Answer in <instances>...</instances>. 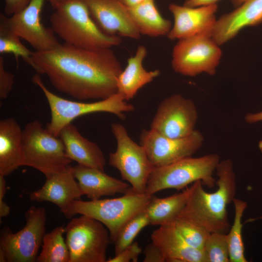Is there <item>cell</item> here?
<instances>
[{
    "instance_id": "9a60e30c",
    "label": "cell",
    "mask_w": 262,
    "mask_h": 262,
    "mask_svg": "<svg viewBox=\"0 0 262 262\" xmlns=\"http://www.w3.org/2000/svg\"><path fill=\"white\" fill-rule=\"evenodd\" d=\"M168 8L174 20L167 35L169 39L179 40L197 35L211 36L217 20V4L191 7L173 3Z\"/></svg>"
},
{
    "instance_id": "e575fe53",
    "label": "cell",
    "mask_w": 262,
    "mask_h": 262,
    "mask_svg": "<svg viewBox=\"0 0 262 262\" xmlns=\"http://www.w3.org/2000/svg\"><path fill=\"white\" fill-rule=\"evenodd\" d=\"M4 13L6 15H13L24 9L31 0H4Z\"/></svg>"
},
{
    "instance_id": "5bb4252c",
    "label": "cell",
    "mask_w": 262,
    "mask_h": 262,
    "mask_svg": "<svg viewBox=\"0 0 262 262\" xmlns=\"http://www.w3.org/2000/svg\"><path fill=\"white\" fill-rule=\"evenodd\" d=\"M45 0H31L24 9L11 17L4 15L9 28L36 51L49 50L60 44L51 28L46 27L41 22L40 14Z\"/></svg>"
},
{
    "instance_id": "277c9868",
    "label": "cell",
    "mask_w": 262,
    "mask_h": 262,
    "mask_svg": "<svg viewBox=\"0 0 262 262\" xmlns=\"http://www.w3.org/2000/svg\"><path fill=\"white\" fill-rule=\"evenodd\" d=\"M153 196L137 193L131 187L129 192L116 198L74 200L62 213L67 218L79 214L97 220L108 229L114 243L125 224L146 208Z\"/></svg>"
},
{
    "instance_id": "8fae6325",
    "label": "cell",
    "mask_w": 262,
    "mask_h": 262,
    "mask_svg": "<svg viewBox=\"0 0 262 262\" xmlns=\"http://www.w3.org/2000/svg\"><path fill=\"white\" fill-rule=\"evenodd\" d=\"M26 223L19 231L13 233L3 229L0 233V249L8 262H34L45 234L46 210L32 206L25 214Z\"/></svg>"
},
{
    "instance_id": "4dcf8cb0",
    "label": "cell",
    "mask_w": 262,
    "mask_h": 262,
    "mask_svg": "<svg viewBox=\"0 0 262 262\" xmlns=\"http://www.w3.org/2000/svg\"><path fill=\"white\" fill-rule=\"evenodd\" d=\"M203 251L206 262H229L227 234L210 233L206 241Z\"/></svg>"
},
{
    "instance_id": "4fadbf2b",
    "label": "cell",
    "mask_w": 262,
    "mask_h": 262,
    "mask_svg": "<svg viewBox=\"0 0 262 262\" xmlns=\"http://www.w3.org/2000/svg\"><path fill=\"white\" fill-rule=\"evenodd\" d=\"M204 140L203 134L197 130L188 136L179 138L165 136L150 129H143L139 136V144L155 167L192 156L201 147Z\"/></svg>"
},
{
    "instance_id": "30bf717a",
    "label": "cell",
    "mask_w": 262,
    "mask_h": 262,
    "mask_svg": "<svg viewBox=\"0 0 262 262\" xmlns=\"http://www.w3.org/2000/svg\"><path fill=\"white\" fill-rule=\"evenodd\" d=\"M219 46L207 35H197L179 40L172 51L171 66L176 73L195 77L216 72L222 52Z\"/></svg>"
},
{
    "instance_id": "ac0fdd59",
    "label": "cell",
    "mask_w": 262,
    "mask_h": 262,
    "mask_svg": "<svg viewBox=\"0 0 262 262\" xmlns=\"http://www.w3.org/2000/svg\"><path fill=\"white\" fill-rule=\"evenodd\" d=\"M82 194L76 181L71 165L66 169L46 177L43 186L30 195L33 201H47L56 205L61 212L73 201L81 199Z\"/></svg>"
},
{
    "instance_id": "f1b7e54d",
    "label": "cell",
    "mask_w": 262,
    "mask_h": 262,
    "mask_svg": "<svg viewBox=\"0 0 262 262\" xmlns=\"http://www.w3.org/2000/svg\"><path fill=\"white\" fill-rule=\"evenodd\" d=\"M148 225L150 222L146 209L129 220L121 229L114 242L115 255L132 243L140 231Z\"/></svg>"
},
{
    "instance_id": "d6986e66",
    "label": "cell",
    "mask_w": 262,
    "mask_h": 262,
    "mask_svg": "<svg viewBox=\"0 0 262 262\" xmlns=\"http://www.w3.org/2000/svg\"><path fill=\"white\" fill-rule=\"evenodd\" d=\"M72 171L82 194L90 200L103 196L125 194L131 189L127 183L112 177L100 169L77 164L72 166Z\"/></svg>"
},
{
    "instance_id": "f546056e",
    "label": "cell",
    "mask_w": 262,
    "mask_h": 262,
    "mask_svg": "<svg viewBox=\"0 0 262 262\" xmlns=\"http://www.w3.org/2000/svg\"><path fill=\"white\" fill-rule=\"evenodd\" d=\"M171 223L188 245L196 249L203 250L210 232L195 224L180 218L177 217Z\"/></svg>"
},
{
    "instance_id": "4316f807",
    "label": "cell",
    "mask_w": 262,
    "mask_h": 262,
    "mask_svg": "<svg viewBox=\"0 0 262 262\" xmlns=\"http://www.w3.org/2000/svg\"><path fill=\"white\" fill-rule=\"evenodd\" d=\"M234 217L233 224L227 234L229 251V262H247L242 234V219L247 207L246 202L235 198L233 202Z\"/></svg>"
},
{
    "instance_id": "603a6c76",
    "label": "cell",
    "mask_w": 262,
    "mask_h": 262,
    "mask_svg": "<svg viewBox=\"0 0 262 262\" xmlns=\"http://www.w3.org/2000/svg\"><path fill=\"white\" fill-rule=\"evenodd\" d=\"M147 49L143 45L138 47L134 56L128 59L127 65L122 70L117 80V92L120 94L125 100L132 99L144 86L158 77V69L147 71L143 62L147 56Z\"/></svg>"
},
{
    "instance_id": "ab89813d",
    "label": "cell",
    "mask_w": 262,
    "mask_h": 262,
    "mask_svg": "<svg viewBox=\"0 0 262 262\" xmlns=\"http://www.w3.org/2000/svg\"><path fill=\"white\" fill-rule=\"evenodd\" d=\"M232 4L235 7H238L246 0H230Z\"/></svg>"
},
{
    "instance_id": "9c48e42d",
    "label": "cell",
    "mask_w": 262,
    "mask_h": 262,
    "mask_svg": "<svg viewBox=\"0 0 262 262\" xmlns=\"http://www.w3.org/2000/svg\"><path fill=\"white\" fill-rule=\"evenodd\" d=\"M69 262H105L111 241L107 228L97 220L82 215L65 227Z\"/></svg>"
},
{
    "instance_id": "d4e9b609",
    "label": "cell",
    "mask_w": 262,
    "mask_h": 262,
    "mask_svg": "<svg viewBox=\"0 0 262 262\" xmlns=\"http://www.w3.org/2000/svg\"><path fill=\"white\" fill-rule=\"evenodd\" d=\"M190 193V187L168 197L153 196L146 208L150 225L161 226L174 220L184 207Z\"/></svg>"
},
{
    "instance_id": "836d02e7",
    "label": "cell",
    "mask_w": 262,
    "mask_h": 262,
    "mask_svg": "<svg viewBox=\"0 0 262 262\" xmlns=\"http://www.w3.org/2000/svg\"><path fill=\"white\" fill-rule=\"evenodd\" d=\"M144 262H165V258L160 248L153 242L147 245L144 250Z\"/></svg>"
},
{
    "instance_id": "e0dca14e",
    "label": "cell",
    "mask_w": 262,
    "mask_h": 262,
    "mask_svg": "<svg viewBox=\"0 0 262 262\" xmlns=\"http://www.w3.org/2000/svg\"><path fill=\"white\" fill-rule=\"evenodd\" d=\"M262 22V0H246L216 21L211 37L221 46L235 37L243 28Z\"/></svg>"
},
{
    "instance_id": "2e32d148",
    "label": "cell",
    "mask_w": 262,
    "mask_h": 262,
    "mask_svg": "<svg viewBox=\"0 0 262 262\" xmlns=\"http://www.w3.org/2000/svg\"><path fill=\"white\" fill-rule=\"evenodd\" d=\"M90 15L105 34L132 39L141 34L133 23L128 8L120 0H83Z\"/></svg>"
},
{
    "instance_id": "ba28073f",
    "label": "cell",
    "mask_w": 262,
    "mask_h": 262,
    "mask_svg": "<svg viewBox=\"0 0 262 262\" xmlns=\"http://www.w3.org/2000/svg\"><path fill=\"white\" fill-rule=\"evenodd\" d=\"M111 129L117 147L115 152L109 154V165L118 170L122 179L128 182L135 192L145 193L149 177L155 167L144 147L130 137L123 125L113 123Z\"/></svg>"
},
{
    "instance_id": "44dd1931",
    "label": "cell",
    "mask_w": 262,
    "mask_h": 262,
    "mask_svg": "<svg viewBox=\"0 0 262 262\" xmlns=\"http://www.w3.org/2000/svg\"><path fill=\"white\" fill-rule=\"evenodd\" d=\"M151 240L160 248L166 262H206L203 250L188 245L171 222L154 230Z\"/></svg>"
},
{
    "instance_id": "3957f363",
    "label": "cell",
    "mask_w": 262,
    "mask_h": 262,
    "mask_svg": "<svg viewBox=\"0 0 262 262\" xmlns=\"http://www.w3.org/2000/svg\"><path fill=\"white\" fill-rule=\"evenodd\" d=\"M54 9L51 28L64 43L79 48H111L122 41L119 36L104 33L92 19L83 0H48Z\"/></svg>"
},
{
    "instance_id": "83f0119b",
    "label": "cell",
    "mask_w": 262,
    "mask_h": 262,
    "mask_svg": "<svg viewBox=\"0 0 262 262\" xmlns=\"http://www.w3.org/2000/svg\"><path fill=\"white\" fill-rule=\"evenodd\" d=\"M21 38L14 33L7 25L4 15H0V53L13 54L18 65L19 57L30 66L32 64L33 52L29 50L21 42Z\"/></svg>"
},
{
    "instance_id": "7c38bea8",
    "label": "cell",
    "mask_w": 262,
    "mask_h": 262,
    "mask_svg": "<svg viewBox=\"0 0 262 262\" xmlns=\"http://www.w3.org/2000/svg\"><path fill=\"white\" fill-rule=\"evenodd\" d=\"M198 118V111L194 101L175 94L159 103L150 129L169 138H182L190 135L196 130Z\"/></svg>"
},
{
    "instance_id": "1f68e13d",
    "label": "cell",
    "mask_w": 262,
    "mask_h": 262,
    "mask_svg": "<svg viewBox=\"0 0 262 262\" xmlns=\"http://www.w3.org/2000/svg\"><path fill=\"white\" fill-rule=\"evenodd\" d=\"M142 252V248L138 243L134 242L124 248L119 253L115 255L114 257L109 258L107 262H136Z\"/></svg>"
},
{
    "instance_id": "d590c367",
    "label": "cell",
    "mask_w": 262,
    "mask_h": 262,
    "mask_svg": "<svg viewBox=\"0 0 262 262\" xmlns=\"http://www.w3.org/2000/svg\"><path fill=\"white\" fill-rule=\"evenodd\" d=\"M6 183L4 176L0 175V217L7 216L10 212V207L3 200L6 192Z\"/></svg>"
},
{
    "instance_id": "ffe728a7",
    "label": "cell",
    "mask_w": 262,
    "mask_h": 262,
    "mask_svg": "<svg viewBox=\"0 0 262 262\" xmlns=\"http://www.w3.org/2000/svg\"><path fill=\"white\" fill-rule=\"evenodd\" d=\"M59 136L62 140L67 157L83 166L104 171V154L96 143L83 137L71 123L65 126Z\"/></svg>"
},
{
    "instance_id": "cb8c5ba5",
    "label": "cell",
    "mask_w": 262,
    "mask_h": 262,
    "mask_svg": "<svg viewBox=\"0 0 262 262\" xmlns=\"http://www.w3.org/2000/svg\"><path fill=\"white\" fill-rule=\"evenodd\" d=\"M128 8L141 34L151 37L167 35L172 27L171 22L161 15L154 0H148Z\"/></svg>"
},
{
    "instance_id": "d6a6232c",
    "label": "cell",
    "mask_w": 262,
    "mask_h": 262,
    "mask_svg": "<svg viewBox=\"0 0 262 262\" xmlns=\"http://www.w3.org/2000/svg\"><path fill=\"white\" fill-rule=\"evenodd\" d=\"M14 76L7 71L4 67V60L2 56H0V98H7L14 85Z\"/></svg>"
},
{
    "instance_id": "7a4b0ae2",
    "label": "cell",
    "mask_w": 262,
    "mask_h": 262,
    "mask_svg": "<svg viewBox=\"0 0 262 262\" xmlns=\"http://www.w3.org/2000/svg\"><path fill=\"white\" fill-rule=\"evenodd\" d=\"M217 188L208 193L200 180L190 186L187 202L177 217L199 226L210 233H227L230 227L227 206L233 202L236 191V174L230 159L220 160L216 170Z\"/></svg>"
},
{
    "instance_id": "8d00e7d4",
    "label": "cell",
    "mask_w": 262,
    "mask_h": 262,
    "mask_svg": "<svg viewBox=\"0 0 262 262\" xmlns=\"http://www.w3.org/2000/svg\"><path fill=\"white\" fill-rule=\"evenodd\" d=\"M220 0H186L183 5L191 7H198L203 5H207L216 3Z\"/></svg>"
},
{
    "instance_id": "6da1fadb",
    "label": "cell",
    "mask_w": 262,
    "mask_h": 262,
    "mask_svg": "<svg viewBox=\"0 0 262 262\" xmlns=\"http://www.w3.org/2000/svg\"><path fill=\"white\" fill-rule=\"evenodd\" d=\"M31 66L58 91L78 100L103 99L117 93L121 64L111 48L91 49L60 44L35 51Z\"/></svg>"
},
{
    "instance_id": "5b68a950",
    "label": "cell",
    "mask_w": 262,
    "mask_h": 262,
    "mask_svg": "<svg viewBox=\"0 0 262 262\" xmlns=\"http://www.w3.org/2000/svg\"><path fill=\"white\" fill-rule=\"evenodd\" d=\"M32 82L43 92L48 102L51 113L50 121L45 129L51 134L59 136L62 129L75 118L84 115L106 112L113 114L121 119L125 118L124 113L134 110L118 92L103 99L92 102H83L63 98L49 91L45 85L39 74L33 77Z\"/></svg>"
},
{
    "instance_id": "52a82bcc",
    "label": "cell",
    "mask_w": 262,
    "mask_h": 262,
    "mask_svg": "<svg viewBox=\"0 0 262 262\" xmlns=\"http://www.w3.org/2000/svg\"><path fill=\"white\" fill-rule=\"evenodd\" d=\"M22 139L24 166L36 169L46 177L71 166L62 140L49 133L38 120L26 124Z\"/></svg>"
},
{
    "instance_id": "8992f818",
    "label": "cell",
    "mask_w": 262,
    "mask_h": 262,
    "mask_svg": "<svg viewBox=\"0 0 262 262\" xmlns=\"http://www.w3.org/2000/svg\"><path fill=\"white\" fill-rule=\"evenodd\" d=\"M220 161L218 154L212 153L198 157H188L167 165L154 167L145 193L154 195L167 189L182 190L198 180L201 181L203 185L213 188L216 184L213 173Z\"/></svg>"
},
{
    "instance_id": "f35d334b",
    "label": "cell",
    "mask_w": 262,
    "mask_h": 262,
    "mask_svg": "<svg viewBox=\"0 0 262 262\" xmlns=\"http://www.w3.org/2000/svg\"><path fill=\"white\" fill-rule=\"evenodd\" d=\"M148 0H120L127 7H131L139 4Z\"/></svg>"
},
{
    "instance_id": "7402d4cb",
    "label": "cell",
    "mask_w": 262,
    "mask_h": 262,
    "mask_svg": "<svg viewBox=\"0 0 262 262\" xmlns=\"http://www.w3.org/2000/svg\"><path fill=\"white\" fill-rule=\"evenodd\" d=\"M24 166L22 130L13 117L0 121V175L6 176Z\"/></svg>"
},
{
    "instance_id": "74e56055",
    "label": "cell",
    "mask_w": 262,
    "mask_h": 262,
    "mask_svg": "<svg viewBox=\"0 0 262 262\" xmlns=\"http://www.w3.org/2000/svg\"><path fill=\"white\" fill-rule=\"evenodd\" d=\"M248 124H254L262 121V110L256 113H248L244 116Z\"/></svg>"
},
{
    "instance_id": "60d3db41",
    "label": "cell",
    "mask_w": 262,
    "mask_h": 262,
    "mask_svg": "<svg viewBox=\"0 0 262 262\" xmlns=\"http://www.w3.org/2000/svg\"><path fill=\"white\" fill-rule=\"evenodd\" d=\"M0 262H6V258L3 252L0 249Z\"/></svg>"
},
{
    "instance_id": "484cf974",
    "label": "cell",
    "mask_w": 262,
    "mask_h": 262,
    "mask_svg": "<svg viewBox=\"0 0 262 262\" xmlns=\"http://www.w3.org/2000/svg\"><path fill=\"white\" fill-rule=\"evenodd\" d=\"M64 226H59L45 233L41 251L36 258L37 262H69L70 255L63 234Z\"/></svg>"
}]
</instances>
